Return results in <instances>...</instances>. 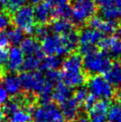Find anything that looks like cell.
Segmentation results:
<instances>
[{"label":"cell","instance_id":"obj_1","mask_svg":"<svg viewBox=\"0 0 121 122\" xmlns=\"http://www.w3.org/2000/svg\"><path fill=\"white\" fill-rule=\"evenodd\" d=\"M60 81L70 87H79L87 81V75L83 69V59L78 52L69 54L61 64Z\"/></svg>","mask_w":121,"mask_h":122},{"label":"cell","instance_id":"obj_2","mask_svg":"<svg viewBox=\"0 0 121 122\" xmlns=\"http://www.w3.org/2000/svg\"><path fill=\"white\" fill-rule=\"evenodd\" d=\"M112 59L106 52L97 50L86 55L83 59V69L86 75L105 74L112 65Z\"/></svg>","mask_w":121,"mask_h":122},{"label":"cell","instance_id":"obj_3","mask_svg":"<svg viewBox=\"0 0 121 122\" xmlns=\"http://www.w3.org/2000/svg\"><path fill=\"white\" fill-rule=\"evenodd\" d=\"M71 5L72 7V23L77 29L84 27L98 12V6L94 0H71Z\"/></svg>","mask_w":121,"mask_h":122},{"label":"cell","instance_id":"obj_4","mask_svg":"<svg viewBox=\"0 0 121 122\" xmlns=\"http://www.w3.org/2000/svg\"><path fill=\"white\" fill-rule=\"evenodd\" d=\"M86 85L88 92L96 99L110 101L116 95L114 87L101 75L91 76L86 81Z\"/></svg>","mask_w":121,"mask_h":122},{"label":"cell","instance_id":"obj_5","mask_svg":"<svg viewBox=\"0 0 121 122\" xmlns=\"http://www.w3.org/2000/svg\"><path fill=\"white\" fill-rule=\"evenodd\" d=\"M12 23L14 27L20 30L25 34L31 36L36 27L33 7L31 5H24L19 8L12 15Z\"/></svg>","mask_w":121,"mask_h":122},{"label":"cell","instance_id":"obj_6","mask_svg":"<svg viewBox=\"0 0 121 122\" xmlns=\"http://www.w3.org/2000/svg\"><path fill=\"white\" fill-rule=\"evenodd\" d=\"M33 119L35 122H65L60 108L54 102L35 106Z\"/></svg>","mask_w":121,"mask_h":122},{"label":"cell","instance_id":"obj_7","mask_svg":"<svg viewBox=\"0 0 121 122\" xmlns=\"http://www.w3.org/2000/svg\"><path fill=\"white\" fill-rule=\"evenodd\" d=\"M21 88L26 93L39 95L45 84V75L41 71L21 72L19 76Z\"/></svg>","mask_w":121,"mask_h":122},{"label":"cell","instance_id":"obj_8","mask_svg":"<svg viewBox=\"0 0 121 122\" xmlns=\"http://www.w3.org/2000/svg\"><path fill=\"white\" fill-rule=\"evenodd\" d=\"M33 14L36 25L49 26L55 19V9L46 2H41L33 7Z\"/></svg>","mask_w":121,"mask_h":122},{"label":"cell","instance_id":"obj_9","mask_svg":"<svg viewBox=\"0 0 121 122\" xmlns=\"http://www.w3.org/2000/svg\"><path fill=\"white\" fill-rule=\"evenodd\" d=\"M41 49L45 54L47 56L51 55H57V56H65L67 55L68 52L65 50L61 44L60 37L59 35H48L41 41Z\"/></svg>","mask_w":121,"mask_h":122},{"label":"cell","instance_id":"obj_10","mask_svg":"<svg viewBox=\"0 0 121 122\" xmlns=\"http://www.w3.org/2000/svg\"><path fill=\"white\" fill-rule=\"evenodd\" d=\"M119 23H120L119 20H104L101 17L94 16L88 20L86 24L89 28L96 30L97 31L101 32L102 35L111 36L112 34L116 33Z\"/></svg>","mask_w":121,"mask_h":122},{"label":"cell","instance_id":"obj_11","mask_svg":"<svg viewBox=\"0 0 121 122\" xmlns=\"http://www.w3.org/2000/svg\"><path fill=\"white\" fill-rule=\"evenodd\" d=\"M97 47L106 52L111 59L121 61V40L116 36L103 37L99 42Z\"/></svg>","mask_w":121,"mask_h":122},{"label":"cell","instance_id":"obj_12","mask_svg":"<svg viewBox=\"0 0 121 122\" xmlns=\"http://www.w3.org/2000/svg\"><path fill=\"white\" fill-rule=\"evenodd\" d=\"M110 101L99 100L88 111L89 122H107Z\"/></svg>","mask_w":121,"mask_h":122},{"label":"cell","instance_id":"obj_13","mask_svg":"<svg viewBox=\"0 0 121 122\" xmlns=\"http://www.w3.org/2000/svg\"><path fill=\"white\" fill-rule=\"evenodd\" d=\"M79 46H97L99 42L103 38V35L96 30L89 27H82L78 29Z\"/></svg>","mask_w":121,"mask_h":122},{"label":"cell","instance_id":"obj_14","mask_svg":"<svg viewBox=\"0 0 121 122\" xmlns=\"http://www.w3.org/2000/svg\"><path fill=\"white\" fill-rule=\"evenodd\" d=\"M81 105L73 97L66 100L60 104V110L64 120L67 122H74L79 116Z\"/></svg>","mask_w":121,"mask_h":122},{"label":"cell","instance_id":"obj_15","mask_svg":"<svg viewBox=\"0 0 121 122\" xmlns=\"http://www.w3.org/2000/svg\"><path fill=\"white\" fill-rule=\"evenodd\" d=\"M24 61V54L21 49L18 46H14L9 51L8 61L6 65V71L10 73H16L20 71Z\"/></svg>","mask_w":121,"mask_h":122},{"label":"cell","instance_id":"obj_16","mask_svg":"<svg viewBox=\"0 0 121 122\" xmlns=\"http://www.w3.org/2000/svg\"><path fill=\"white\" fill-rule=\"evenodd\" d=\"M20 49L24 55L30 56V55H35L37 57L44 59L45 54L41 49V45L38 43V40L32 37L24 38L20 43Z\"/></svg>","mask_w":121,"mask_h":122},{"label":"cell","instance_id":"obj_17","mask_svg":"<svg viewBox=\"0 0 121 122\" xmlns=\"http://www.w3.org/2000/svg\"><path fill=\"white\" fill-rule=\"evenodd\" d=\"M4 87L5 88L8 95L13 96H16L20 94L21 85H20V80L19 76H17L15 73H9L5 74L3 78Z\"/></svg>","mask_w":121,"mask_h":122},{"label":"cell","instance_id":"obj_18","mask_svg":"<svg viewBox=\"0 0 121 122\" xmlns=\"http://www.w3.org/2000/svg\"><path fill=\"white\" fill-rule=\"evenodd\" d=\"M104 78L113 87H121V61H113L111 69L104 74Z\"/></svg>","mask_w":121,"mask_h":122},{"label":"cell","instance_id":"obj_19","mask_svg":"<svg viewBox=\"0 0 121 122\" xmlns=\"http://www.w3.org/2000/svg\"><path fill=\"white\" fill-rule=\"evenodd\" d=\"M72 94H73L72 88L60 81L54 86L53 94H52V100L54 101V103L57 102L60 104L66 100L71 98Z\"/></svg>","mask_w":121,"mask_h":122},{"label":"cell","instance_id":"obj_20","mask_svg":"<svg viewBox=\"0 0 121 122\" xmlns=\"http://www.w3.org/2000/svg\"><path fill=\"white\" fill-rule=\"evenodd\" d=\"M50 26L51 30L54 31V34L59 35V36L67 34L75 29H77L75 27V25L72 23V21L69 20L68 19H62V18L55 19L50 24Z\"/></svg>","mask_w":121,"mask_h":122},{"label":"cell","instance_id":"obj_21","mask_svg":"<svg viewBox=\"0 0 121 122\" xmlns=\"http://www.w3.org/2000/svg\"><path fill=\"white\" fill-rule=\"evenodd\" d=\"M62 61V59L57 55L46 56L41 61L39 70L45 72L49 71H58V69L61 67Z\"/></svg>","mask_w":121,"mask_h":122},{"label":"cell","instance_id":"obj_22","mask_svg":"<svg viewBox=\"0 0 121 122\" xmlns=\"http://www.w3.org/2000/svg\"><path fill=\"white\" fill-rule=\"evenodd\" d=\"M43 59L35 56V55H30V56H26L24 58L23 63L21 66V71L22 72H33V71H37V69L40 67L41 61Z\"/></svg>","mask_w":121,"mask_h":122},{"label":"cell","instance_id":"obj_23","mask_svg":"<svg viewBox=\"0 0 121 122\" xmlns=\"http://www.w3.org/2000/svg\"><path fill=\"white\" fill-rule=\"evenodd\" d=\"M20 106V103L19 100L17 98V96H13L10 100H8L5 104L2 106V110L5 112V114L6 116H11L14 114V112L19 111Z\"/></svg>","mask_w":121,"mask_h":122},{"label":"cell","instance_id":"obj_24","mask_svg":"<svg viewBox=\"0 0 121 122\" xmlns=\"http://www.w3.org/2000/svg\"><path fill=\"white\" fill-rule=\"evenodd\" d=\"M23 34L24 33L20 30L14 27V26H13V28H11L10 30H8V31L6 32L10 44L14 45V46H16L17 45L21 43V41L23 40Z\"/></svg>","mask_w":121,"mask_h":122},{"label":"cell","instance_id":"obj_25","mask_svg":"<svg viewBox=\"0 0 121 122\" xmlns=\"http://www.w3.org/2000/svg\"><path fill=\"white\" fill-rule=\"evenodd\" d=\"M108 121L121 122V103L116 102L110 105L108 112Z\"/></svg>","mask_w":121,"mask_h":122},{"label":"cell","instance_id":"obj_26","mask_svg":"<svg viewBox=\"0 0 121 122\" xmlns=\"http://www.w3.org/2000/svg\"><path fill=\"white\" fill-rule=\"evenodd\" d=\"M9 122H31V115L27 110L20 109L9 117Z\"/></svg>","mask_w":121,"mask_h":122},{"label":"cell","instance_id":"obj_27","mask_svg":"<svg viewBox=\"0 0 121 122\" xmlns=\"http://www.w3.org/2000/svg\"><path fill=\"white\" fill-rule=\"evenodd\" d=\"M27 0H3L5 10L11 15L16 12L19 8L23 5Z\"/></svg>","mask_w":121,"mask_h":122},{"label":"cell","instance_id":"obj_28","mask_svg":"<svg viewBox=\"0 0 121 122\" xmlns=\"http://www.w3.org/2000/svg\"><path fill=\"white\" fill-rule=\"evenodd\" d=\"M54 9H55L56 18L69 19V18L71 17V14H72V7H71V4L65 5L60 6V7H58V8H54Z\"/></svg>","mask_w":121,"mask_h":122},{"label":"cell","instance_id":"obj_29","mask_svg":"<svg viewBox=\"0 0 121 122\" xmlns=\"http://www.w3.org/2000/svg\"><path fill=\"white\" fill-rule=\"evenodd\" d=\"M88 95V89L87 87H86L84 86L77 87L73 93V98L77 101L80 105L83 104V102H85L86 98Z\"/></svg>","mask_w":121,"mask_h":122},{"label":"cell","instance_id":"obj_30","mask_svg":"<svg viewBox=\"0 0 121 122\" xmlns=\"http://www.w3.org/2000/svg\"><path fill=\"white\" fill-rule=\"evenodd\" d=\"M13 26L12 23V15L6 11L0 12V31H4L9 26Z\"/></svg>","mask_w":121,"mask_h":122},{"label":"cell","instance_id":"obj_31","mask_svg":"<svg viewBox=\"0 0 121 122\" xmlns=\"http://www.w3.org/2000/svg\"><path fill=\"white\" fill-rule=\"evenodd\" d=\"M9 51L8 48H0V70L6 72V65L8 61Z\"/></svg>","mask_w":121,"mask_h":122},{"label":"cell","instance_id":"obj_32","mask_svg":"<svg viewBox=\"0 0 121 122\" xmlns=\"http://www.w3.org/2000/svg\"><path fill=\"white\" fill-rule=\"evenodd\" d=\"M45 78L47 81L53 83L54 85H56L57 83L60 81V71H49L45 72Z\"/></svg>","mask_w":121,"mask_h":122},{"label":"cell","instance_id":"obj_33","mask_svg":"<svg viewBox=\"0 0 121 122\" xmlns=\"http://www.w3.org/2000/svg\"><path fill=\"white\" fill-rule=\"evenodd\" d=\"M97 102V101H96V98L94 97V95H91V94H88L87 97L86 98V100H85V102H83L82 106L84 107L85 110H86V111L88 112V111L95 104V102Z\"/></svg>","mask_w":121,"mask_h":122},{"label":"cell","instance_id":"obj_34","mask_svg":"<svg viewBox=\"0 0 121 122\" xmlns=\"http://www.w3.org/2000/svg\"><path fill=\"white\" fill-rule=\"evenodd\" d=\"M10 46V42L6 35V32L0 31V48H8Z\"/></svg>","mask_w":121,"mask_h":122},{"label":"cell","instance_id":"obj_35","mask_svg":"<svg viewBox=\"0 0 121 122\" xmlns=\"http://www.w3.org/2000/svg\"><path fill=\"white\" fill-rule=\"evenodd\" d=\"M45 2L51 5L53 7L58 8L60 6L65 5L71 4V0H45Z\"/></svg>","mask_w":121,"mask_h":122},{"label":"cell","instance_id":"obj_36","mask_svg":"<svg viewBox=\"0 0 121 122\" xmlns=\"http://www.w3.org/2000/svg\"><path fill=\"white\" fill-rule=\"evenodd\" d=\"M8 93L5 90V88L0 84V105H4L8 101Z\"/></svg>","mask_w":121,"mask_h":122},{"label":"cell","instance_id":"obj_37","mask_svg":"<svg viewBox=\"0 0 121 122\" xmlns=\"http://www.w3.org/2000/svg\"><path fill=\"white\" fill-rule=\"evenodd\" d=\"M74 122H89V120H88V118H86V117L81 116V117H78Z\"/></svg>","mask_w":121,"mask_h":122},{"label":"cell","instance_id":"obj_38","mask_svg":"<svg viewBox=\"0 0 121 122\" xmlns=\"http://www.w3.org/2000/svg\"><path fill=\"white\" fill-rule=\"evenodd\" d=\"M116 34H117L116 37H118V38L121 40V21H120V23H119V25H118V30H117V31H116Z\"/></svg>","mask_w":121,"mask_h":122},{"label":"cell","instance_id":"obj_39","mask_svg":"<svg viewBox=\"0 0 121 122\" xmlns=\"http://www.w3.org/2000/svg\"><path fill=\"white\" fill-rule=\"evenodd\" d=\"M5 74H6V72H5V71H1V70H0V84H1V82L3 81V78H4V77H5Z\"/></svg>","mask_w":121,"mask_h":122}]
</instances>
